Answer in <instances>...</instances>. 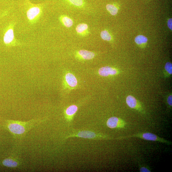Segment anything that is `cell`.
<instances>
[{
	"label": "cell",
	"mask_w": 172,
	"mask_h": 172,
	"mask_svg": "<svg viewBox=\"0 0 172 172\" xmlns=\"http://www.w3.org/2000/svg\"><path fill=\"white\" fill-rule=\"evenodd\" d=\"M167 25L168 28L171 30H172V19H170L168 21Z\"/></svg>",
	"instance_id": "22"
},
{
	"label": "cell",
	"mask_w": 172,
	"mask_h": 172,
	"mask_svg": "<svg viewBox=\"0 0 172 172\" xmlns=\"http://www.w3.org/2000/svg\"><path fill=\"white\" fill-rule=\"evenodd\" d=\"M166 74L165 76L169 77L172 74V64L170 62H168L165 64L164 66Z\"/></svg>",
	"instance_id": "14"
},
{
	"label": "cell",
	"mask_w": 172,
	"mask_h": 172,
	"mask_svg": "<svg viewBox=\"0 0 172 172\" xmlns=\"http://www.w3.org/2000/svg\"><path fill=\"white\" fill-rule=\"evenodd\" d=\"M126 125L127 123L124 121L116 117H110L106 122L107 126L110 128H123Z\"/></svg>",
	"instance_id": "7"
},
{
	"label": "cell",
	"mask_w": 172,
	"mask_h": 172,
	"mask_svg": "<svg viewBox=\"0 0 172 172\" xmlns=\"http://www.w3.org/2000/svg\"><path fill=\"white\" fill-rule=\"evenodd\" d=\"M76 137L84 138L94 140H112L114 139L108 136L103 135V134L96 133L94 132L84 131L72 133L66 138Z\"/></svg>",
	"instance_id": "3"
},
{
	"label": "cell",
	"mask_w": 172,
	"mask_h": 172,
	"mask_svg": "<svg viewBox=\"0 0 172 172\" xmlns=\"http://www.w3.org/2000/svg\"><path fill=\"white\" fill-rule=\"evenodd\" d=\"M62 21L64 26L67 28L70 27L73 24L72 20L67 17H63L62 19Z\"/></svg>",
	"instance_id": "16"
},
{
	"label": "cell",
	"mask_w": 172,
	"mask_h": 172,
	"mask_svg": "<svg viewBox=\"0 0 172 172\" xmlns=\"http://www.w3.org/2000/svg\"><path fill=\"white\" fill-rule=\"evenodd\" d=\"M88 26L87 24H81L78 25L77 27L76 30L78 33H81L87 29Z\"/></svg>",
	"instance_id": "18"
},
{
	"label": "cell",
	"mask_w": 172,
	"mask_h": 172,
	"mask_svg": "<svg viewBox=\"0 0 172 172\" xmlns=\"http://www.w3.org/2000/svg\"><path fill=\"white\" fill-rule=\"evenodd\" d=\"M14 24H12L10 25L4 36V42L8 46H15L18 44L14 37Z\"/></svg>",
	"instance_id": "5"
},
{
	"label": "cell",
	"mask_w": 172,
	"mask_h": 172,
	"mask_svg": "<svg viewBox=\"0 0 172 172\" xmlns=\"http://www.w3.org/2000/svg\"><path fill=\"white\" fill-rule=\"evenodd\" d=\"M98 72L100 76L106 77L116 75L119 73V71L115 68L107 66L101 68Z\"/></svg>",
	"instance_id": "8"
},
{
	"label": "cell",
	"mask_w": 172,
	"mask_h": 172,
	"mask_svg": "<svg viewBox=\"0 0 172 172\" xmlns=\"http://www.w3.org/2000/svg\"><path fill=\"white\" fill-rule=\"evenodd\" d=\"M42 13L41 7L34 6L29 8L27 11L26 15L30 23H35L39 19Z\"/></svg>",
	"instance_id": "4"
},
{
	"label": "cell",
	"mask_w": 172,
	"mask_h": 172,
	"mask_svg": "<svg viewBox=\"0 0 172 172\" xmlns=\"http://www.w3.org/2000/svg\"><path fill=\"white\" fill-rule=\"evenodd\" d=\"M3 165L7 167L14 168L17 167L19 163L17 161L11 158H7L4 160L2 162Z\"/></svg>",
	"instance_id": "11"
},
{
	"label": "cell",
	"mask_w": 172,
	"mask_h": 172,
	"mask_svg": "<svg viewBox=\"0 0 172 172\" xmlns=\"http://www.w3.org/2000/svg\"><path fill=\"white\" fill-rule=\"evenodd\" d=\"M40 119L32 120L27 122L8 120L7 126L8 130L13 135L18 136L24 135L31 129L41 122Z\"/></svg>",
	"instance_id": "1"
},
{
	"label": "cell",
	"mask_w": 172,
	"mask_h": 172,
	"mask_svg": "<svg viewBox=\"0 0 172 172\" xmlns=\"http://www.w3.org/2000/svg\"><path fill=\"white\" fill-rule=\"evenodd\" d=\"M167 103L169 106L171 107L172 106V96L171 94L168 96L167 99Z\"/></svg>",
	"instance_id": "20"
},
{
	"label": "cell",
	"mask_w": 172,
	"mask_h": 172,
	"mask_svg": "<svg viewBox=\"0 0 172 172\" xmlns=\"http://www.w3.org/2000/svg\"><path fill=\"white\" fill-rule=\"evenodd\" d=\"M132 137H137L144 139L146 140L157 141L169 145H172V143L171 142L166 140L164 138L160 137L156 135H155V134L151 133H139L135 134V135L128 136L127 137H118L115 139L116 140H119Z\"/></svg>",
	"instance_id": "2"
},
{
	"label": "cell",
	"mask_w": 172,
	"mask_h": 172,
	"mask_svg": "<svg viewBox=\"0 0 172 172\" xmlns=\"http://www.w3.org/2000/svg\"><path fill=\"white\" fill-rule=\"evenodd\" d=\"M78 110V106L75 105L70 106L66 109L65 114L66 119L68 122H71L74 115L76 113Z\"/></svg>",
	"instance_id": "9"
},
{
	"label": "cell",
	"mask_w": 172,
	"mask_h": 172,
	"mask_svg": "<svg viewBox=\"0 0 172 172\" xmlns=\"http://www.w3.org/2000/svg\"><path fill=\"white\" fill-rule=\"evenodd\" d=\"M140 171L141 172H150L151 170L147 167H142L140 168Z\"/></svg>",
	"instance_id": "21"
},
{
	"label": "cell",
	"mask_w": 172,
	"mask_h": 172,
	"mask_svg": "<svg viewBox=\"0 0 172 172\" xmlns=\"http://www.w3.org/2000/svg\"><path fill=\"white\" fill-rule=\"evenodd\" d=\"M106 8L112 15H115L118 13L117 8L113 5L110 4H107L106 6Z\"/></svg>",
	"instance_id": "15"
},
{
	"label": "cell",
	"mask_w": 172,
	"mask_h": 172,
	"mask_svg": "<svg viewBox=\"0 0 172 172\" xmlns=\"http://www.w3.org/2000/svg\"><path fill=\"white\" fill-rule=\"evenodd\" d=\"M147 38L143 35H139L137 36L135 38V41L137 44L141 45L146 44L148 41Z\"/></svg>",
	"instance_id": "13"
},
{
	"label": "cell",
	"mask_w": 172,
	"mask_h": 172,
	"mask_svg": "<svg viewBox=\"0 0 172 172\" xmlns=\"http://www.w3.org/2000/svg\"><path fill=\"white\" fill-rule=\"evenodd\" d=\"M66 81L70 87L74 88L77 86L78 81L77 78L72 73H67L65 76Z\"/></svg>",
	"instance_id": "10"
},
{
	"label": "cell",
	"mask_w": 172,
	"mask_h": 172,
	"mask_svg": "<svg viewBox=\"0 0 172 172\" xmlns=\"http://www.w3.org/2000/svg\"><path fill=\"white\" fill-rule=\"evenodd\" d=\"M100 36L102 39L105 41H110L112 38L111 35L106 30L102 31L100 34Z\"/></svg>",
	"instance_id": "17"
},
{
	"label": "cell",
	"mask_w": 172,
	"mask_h": 172,
	"mask_svg": "<svg viewBox=\"0 0 172 172\" xmlns=\"http://www.w3.org/2000/svg\"><path fill=\"white\" fill-rule=\"evenodd\" d=\"M126 102L127 105L130 108L135 109L137 111L144 114L145 110L141 104L132 95L127 97Z\"/></svg>",
	"instance_id": "6"
},
{
	"label": "cell",
	"mask_w": 172,
	"mask_h": 172,
	"mask_svg": "<svg viewBox=\"0 0 172 172\" xmlns=\"http://www.w3.org/2000/svg\"><path fill=\"white\" fill-rule=\"evenodd\" d=\"M78 53L79 56L85 60H91L95 56L93 52L86 50H80Z\"/></svg>",
	"instance_id": "12"
},
{
	"label": "cell",
	"mask_w": 172,
	"mask_h": 172,
	"mask_svg": "<svg viewBox=\"0 0 172 172\" xmlns=\"http://www.w3.org/2000/svg\"><path fill=\"white\" fill-rule=\"evenodd\" d=\"M71 3L77 6H82L83 4V0H69Z\"/></svg>",
	"instance_id": "19"
}]
</instances>
